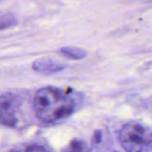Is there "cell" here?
Returning a JSON list of instances; mask_svg holds the SVG:
<instances>
[{
    "label": "cell",
    "mask_w": 152,
    "mask_h": 152,
    "mask_svg": "<svg viewBox=\"0 0 152 152\" xmlns=\"http://www.w3.org/2000/svg\"><path fill=\"white\" fill-rule=\"evenodd\" d=\"M75 109L73 98L66 91L55 87L39 89L34 97V110L45 123H54L70 116Z\"/></svg>",
    "instance_id": "obj_1"
},
{
    "label": "cell",
    "mask_w": 152,
    "mask_h": 152,
    "mask_svg": "<svg viewBox=\"0 0 152 152\" xmlns=\"http://www.w3.org/2000/svg\"><path fill=\"white\" fill-rule=\"evenodd\" d=\"M118 139L126 152H152V132L141 123L133 121L124 125Z\"/></svg>",
    "instance_id": "obj_2"
},
{
    "label": "cell",
    "mask_w": 152,
    "mask_h": 152,
    "mask_svg": "<svg viewBox=\"0 0 152 152\" xmlns=\"http://www.w3.org/2000/svg\"><path fill=\"white\" fill-rule=\"evenodd\" d=\"M0 117L1 124L12 127L17 123L15 115V97L13 94L5 93L1 95L0 101Z\"/></svg>",
    "instance_id": "obj_3"
},
{
    "label": "cell",
    "mask_w": 152,
    "mask_h": 152,
    "mask_svg": "<svg viewBox=\"0 0 152 152\" xmlns=\"http://www.w3.org/2000/svg\"><path fill=\"white\" fill-rule=\"evenodd\" d=\"M65 65L60 61H56L54 60L49 59V58H40L36 60L33 64L32 68L37 72H39L41 74H53L55 72H58L63 69H65Z\"/></svg>",
    "instance_id": "obj_4"
},
{
    "label": "cell",
    "mask_w": 152,
    "mask_h": 152,
    "mask_svg": "<svg viewBox=\"0 0 152 152\" xmlns=\"http://www.w3.org/2000/svg\"><path fill=\"white\" fill-rule=\"evenodd\" d=\"M62 152H91V149L84 141L74 139L62 150Z\"/></svg>",
    "instance_id": "obj_5"
},
{
    "label": "cell",
    "mask_w": 152,
    "mask_h": 152,
    "mask_svg": "<svg viewBox=\"0 0 152 152\" xmlns=\"http://www.w3.org/2000/svg\"><path fill=\"white\" fill-rule=\"evenodd\" d=\"M60 53L68 58L74 59V60H80L83 59L86 56V52L81 48L77 47H73V46H67V47H62L60 50Z\"/></svg>",
    "instance_id": "obj_6"
},
{
    "label": "cell",
    "mask_w": 152,
    "mask_h": 152,
    "mask_svg": "<svg viewBox=\"0 0 152 152\" xmlns=\"http://www.w3.org/2000/svg\"><path fill=\"white\" fill-rule=\"evenodd\" d=\"M15 18L13 15H12L11 13H2L1 14V28L4 29L5 28H9L12 27L15 24Z\"/></svg>",
    "instance_id": "obj_7"
},
{
    "label": "cell",
    "mask_w": 152,
    "mask_h": 152,
    "mask_svg": "<svg viewBox=\"0 0 152 152\" xmlns=\"http://www.w3.org/2000/svg\"><path fill=\"white\" fill-rule=\"evenodd\" d=\"M102 139V132L101 131H95L94 135V141L95 143H99Z\"/></svg>",
    "instance_id": "obj_8"
},
{
    "label": "cell",
    "mask_w": 152,
    "mask_h": 152,
    "mask_svg": "<svg viewBox=\"0 0 152 152\" xmlns=\"http://www.w3.org/2000/svg\"><path fill=\"white\" fill-rule=\"evenodd\" d=\"M9 152H18V151H9Z\"/></svg>",
    "instance_id": "obj_9"
}]
</instances>
